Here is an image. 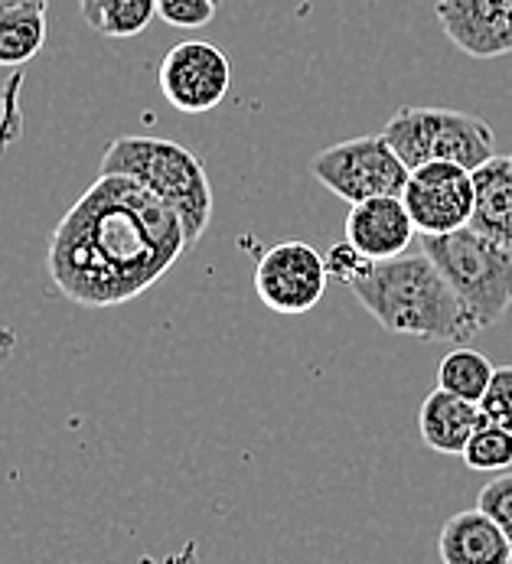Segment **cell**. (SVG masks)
Wrapping results in <instances>:
<instances>
[{"instance_id":"1","label":"cell","mask_w":512,"mask_h":564,"mask_svg":"<svg viewBox=\"0 0 512 564\" xmlns=\"http://www.w3.org/2000/svg\"><path fill=\"white\" fill-rule=\"evenodd\" d=\"M189 248L179 213L151 186L98 173L50 242V278L79 307L105 311L151 291Z\"/></svg>"},{"instance_id":"10","label":"cell","mask_w":512,"mask_h":564,"mask_svg":"<svg viewBox=\"0 0 512 564\" xmlns=\"http://www.w3.org/2000/svg\"><path fill=\"white\" fill-rule=\"evenodd\" d=\"M415 236L418 229L402 196L362 199L346 216V242L356 245L369 261H392L408 254Z\"/></svg>"},{"instance_id":"7","label":"cell","mask_w":512,"mask_h":564,"mask_svg":"<svg viewBox=\"0 0 512 564\" xmlns=\"http://www.w3.org/2000/svg\"><path fill=\"white\" fill-rule=\"evenodd\" d=\"M418 236H447L473 219V173L447 161H431L412 170L402 193Z\"/></svg>"},{"instance_id":"2","label":"cell","mask_w":512,"mask_h":564,"mask_svg":"<svg viewBox=\"0 0 512 564\" xmlns=\"http://www.w3.org/2000/svg\"><path fill=\"white\" fill-rule=\"evenodd\" d=\"M349 291L372 314V321L395 336L464 346L480 333L425 251L375 261L359 281L349 284Z\"/></svg>"},{"instance_id":"9","label":"cell","mask_w":512,"mask_h":564,"mask_svg":"<svg viewBox=\"0 0 512 564\" xmlns=\"http://www.w3.org/2000/svg\"><path fill=\"white\" fill-rule=\"evenodd\" d=\"M434 13L460 53L473 59L512 53V0H437Z\"/></svg>"},{"instance_id":"3","label":"cell","mask_w":512,"mask_h":564,"mask_svg":"<svg viewBox=\"0 0 512 564\" xmlns=\"http://www.w3.org/2000/svg\"><path fill=\"white\" fill-rule=\"evenodd\" d=\"M98 173L131 176L151 186L183 219L189 248L203 239L213 223V186L203 161L176 141L128 134L108 144Z\"/></svg>"},{"instance_id":"21","label":"cell","mask_w":512,"mask_h":564,"mask_svg":"<svg viewBox=\"0 0 512 564\" xmlns=\"http://www.w3.org/2000/svg\"><path fill=\"white\" fill-rule=\"evenodd\" d=\"M477 506L506 532V539H510L512 545V470L497 474L490 484L483 486L480 496H477Z\"/></svg>"},{"instance_id":"19","label":"cell","mask_w":512,"mask_h":564,"mask_svg":"<svg viewBox=\"0 0 512 564\" xmlns=\"http://www.w3.org/2000/svg\"><path fill=\"white\" fill-rule=\"evenodd\" d=\"M464 464L477 474L512 470V431L483 417V424L473 431V437L464 451Z\"/></svg>"},{"instance_id":"25","label":"cell","mask_w":512,"mask_h":564,"mask_svg":"<svg viewBox=\"0 0 512 564\" xmlns=\"http://www.w3.org/2000/svg\"><path fill=\"white\" fill-rule=\"evenodd\" d=\"M91 3H95V0H79V10H88Z\"/></svg>"},{"instance_id":"12","label":"cell","mask_w":512,"mask_h":564,"mask_svg":"<svg viewBox=\"0 0 512 564\" xmlns=\"http://www.w3.org/2000/svg\"><path fill=\"white\" fill-rule=\"evenodd\" d=\"M480 424H483L480 404L457 399L437 386H434V392H427L422 411H418V431H422L425 444L434 454H447V457H464V451Z\"/></svg>"},{"instance_id":"11","label":"cell","mask_w":512,"mask_h":564,"mask_svg":"<svg viewBox=\"0 0 512 564\" xmlns=\"http://www.w3.org/2000/svg\"><path fill=\"white\" fill-rule=\"evenodd\" d=\"M437 555L444 564H512V545L506 532L477 506L444 522Z\"/></svg>"},{"instance_id":"14","label":"cell","mask_w":512,"mask_h":564,"mask_svg":"<svg viewBox=\"0 0 512 564\" xmlns=\"http://www.w3.org/2000/svg\"><path fill=\"white\" fill-rule=\"evenodd\" d=\"M497 158V138L493 128L467 111L444 108L440 115V134H437V151L434 161H447L464 166V170H480L487 161Z\"/></svg>"},{"instance_id":"20","label":"cell","mask_w":512,"mask_h":564,"mask_svg":"<svg viewBox=\"0 0 512 564\" xmlns=\"http://www.w3.org/2000/svg\"><path fill=\"white\" fill-rule=\"evenodd\" d=\"M222 0H157V17L176 30H199L206 26Z\"/></svg>"},{"instance_id":"8","label":"cell","mask_w":512,"mask_h":564,"mask_svg":"<svg viewBox=\"0 0 512 564\" xmlns=\"http://www.w3.org/2000/svg\"><path fill=\"white\" fill-rule=\"evenodd\" d=\"M157 82L171 108L183 115H203L222 105V98L229 95L232 63L219 46L203 40H186L167 50Z\"/></svg>"},{"instance_id":"22","label":"cell","mask_w":512,"mask_h":564,"mask_svg":"<svg viewBox=\"0 0 512 564\" xmlns=\"http://www.w3.org/2000/svg\"><path fill=\"white\" fill-rule=\"evenodd\" d=\"M480 411L487 421L512 431V366H497L487 395L480 399Z\"/></svg>"},{"instance_id":"5","label":"cell","mask_w":512,"mask_h":564,"mask_svg":"<svg viewBox=\"0 0 512 564\" xmlns=\"http://www.w3.org/2000/svg\"><path fill=\"white\" fill-rule=\"evenodd\" d=\"M311 173L349 206L375 196H402L412 176L382 134L349 138L320 151L311 163Z\"/></svg>"},{"instance_id":"24","label":"cell","mask_w":512,"mask_h":564,"mask_svg":"<svg viewBox=\"0 0 512 564\" xmlns=\"http://www.w3.org/2000/svg\"><path fill=\"white\" fill-rule=\"evenodd\" d=\"M50 0H0V13H10V10H23V7H36V10H46Z\"/></svg>"},{"instance_id":"6","label":"cell","mask_w":512,"mask_h":564,"mask_svg":"<svg viewBox=\"0 0 512 564\" xmlns=\"http://www.w3.org/2000/svg\"><path fill=\"white\" fill-rule=\"evenodd\" d=\"M327 281V258L307 242L271 245L255 264L258 301L284 317L311 314L320 304Z\"/></svg>"},{"instance_id":"13","label":"cell","mask_w":512,"mask_h":564,"mask_svg":"<svg viewBox=\"0 0 512 564\" xmlns=\"http://www.w3.org/2000/svg\"><path fill=\"white\" fill-rule=\"evenodd\" d=\"M473 219L470 229L512 248V154H497L473 170Z\"/></svg>"},{"instance_id":"16","label":"cell","mask_w":512,"mask_h":564,"mask_svg":"<svg viewBox=\"0 0 512 564\" xmlns=\"http://www.w3.org/2000/svg\"><path fill=\"white\" fill-rule=\"evenodd\" d=\"M46 46V10L23 7L0 13V66L17 69L36 59Z\"/></svg>"},{"instance_id":"23","label":"cell","mask_w":512,"mask_h":564,"mask_svg":"<svg viewBox=\"0 0 512 564\" xmlns=\"http://www.w3.org/2000/svg\"><path fill=\"white\" fill-rule=\"evenodd\" d=\"M324 258H327V271H330V278L342 281L346 288H349L352 281H359V278H362V274H366V271L375 264V261H369V258H366V254H362L356 245L346 242V239L334 245V248H330Z\"/></svg>"},{"instance_id":"4","label":"cell","mask_w":512,"mask_h":564,"mask_svg":"<svg viewBox=\"0 0 512 564\" xmlns=\"http://www.w3.org/2000/svg\"><path fill=\"white\" fill-rule=\"evenodd\" d=\"M422 251L447 278L464 314L490 329L512 311V248L464 226L447 236H418Z\"/></svg>"},{"instance_id":"15","label":"cell","mask_w":512,"mask_h":564,"mask_svg":"<svg viewBox=\"0 0 512 564\" xmlns=\"http://www.w3.org/2000/svg\"><path fill=\"white\" fill-rule=\"evenodd\" d=\"M440 115H444V108L405 105L385 121V128L379 134L389 141V148L399 154V161L408 170H418V166L434 161L437 134H440Z\"/></svg>"},{"instance_id":"17","label":"cell","mask_w":512,"mask_h":564,"mask_svg":"<svg viewBox=\"0 0 512 564\" xmlns=\"http://www.w3.org/2000/svg\"><path fill=\"white\" fill-rule=\"evenodd\" d=\"M493 372H497V366L483 352H477L470 346H457L437 362V389L480 404V399L490 389Z\"/></svg>"},{"instance_id":"18","label":"cell","mask_w":512,"mask_h":564,"mask_svg":"<svg viewBox=\"0 0 512 564\" xmlns=\"http://www.w3.org/2000/svg\"><path fill=\"white\" fill-rule=\"evenodd\" d=\"M157 17V0H95L83 10V20L108 40H131L151 26Z\"/></svg>"}]
</instances>
